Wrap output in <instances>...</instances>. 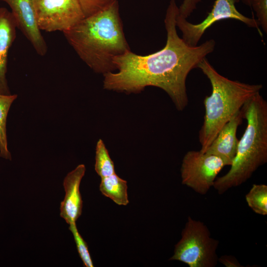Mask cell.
<instances>
[{
	"label": "cell",
	"instance_id": "cell-20",
	"mask_svg": "<svg viewBox=\"0 0 267 267\" xmlns=\"http://www.w3.org/2000/svg\"><path fill=\"white\" fill-rule=\"evenodd\" d=\"M200 0H183L178 7L179 15L186 19L196 8L197 4Z\"/></svg>",
	"mask_w": 267,
	"mask_h": 267
},
{
	"label": "cell",
	"instance_id": "cell-6",
	"mask_svg": "<svg viewBox=\"0 0 267 267\" xmlns=\"http://www.w3.org/2000/svg\"><path fill=\"white\" fill-rule=\"evenodd\" d=\"M226 163L214 155L190 150L184 156L180 168L181 183L201 195L213 187Z\"/></svg>",
	"mask_w": 267,
	"mask_h": 267
},
{
	"label": "cell",
	"instance_id": "cell-14",
	"mask_svg": "<svg viewBox=\"0 0 267 267\" xmlns=\"http://www.w3.org/2000/svg\"><path fill=\"white\" fill-rule=\"evenodd\" d=\"M17 97L16 94H0V156L9 160L11 155L7 148L6 118L10 106Z\"/></svg>",
	"mask_w": 267,
	"mask_h": 267
},
{
	"label": "cell",
	"instance_id": "cell-17",
	"mask_svg": "<svg viewBox=\"0 0 267 267\" xmlns=\"http://www.w3.org/2000/svg\"><path fill=\"white\" fill-rule=\"evenodd\" d=\"M69 229L73 234L78 252L84 266L86 267H93L94 266L88 250V245L80 234L76 222L70 224Z\"/></svg>",
	"mask_w": 267,
	"mask_h": 267
},
{
	"label": "cell",
	"instance_id": "cell-10",
	"mask_svg": "<svg viewBox=\"0 0 267 267\" xmlns=\"http://www.w3.org/2000/svg\"><path fill=\"white\" fill-rule=\"evenodd\" d=\"M85 171V165L80 164L69 173L63 181L65 195L60 203V215L69 224L76 222L82 214L83 201L80 185Z\"/></svg>",
	"mask_w": 267,
	"mask_h": 267
},
{
	"label": "cell",
	"instance_id": "cell-19",
	"mask_svg": "<svg viewBox=\"0 0 267 267\" xmlns=\"http://www.w3.org/2000/svg\"><path fill=\"white\" fill-rule=\"evenodd\" d=\"M251 7L256 13L257 20L264 32H267V0H253Z\"/></svg>",
	"mask_w": 267,
	"mask_h": 267
},
{
	"label": "cell",
	"instance_id": "cell-2",
	"mask_svg": "<svg viewBox=\"0 0 267 267\" xmlns=\"http://www.w3.org/2000/svg\"><path fill=\"white\" fill-rule=\"evenodd\" d=\"M63 34L83 61L98 73L115 70L114 58L130 50L117 0H111L102 9L84 18Z\"/></svg>",
	"mask_w": 267,
	"mask_h": 267
},
{
	"label": "cell",
	"instance_id": "cell-4",
	"mask_svg": "<svg viewBox=\"0 0 267 267\" xmlns=\"http://www.w3.org/2000/svg\"><path fill=\"white\" fill-rule=\"evenodd\" d=\"M197 68L209 80L212 87L211 95L204 100V122L199 132L200 150L205 152L222 128L250 98L260 92L263 85L230 80L220 74L206 58Z\"/></svg>",
	"mask_w": 267,
	"mask_h": 267
},
{
	"label": "cell",
	"instance_id": "cell-3",
	"mask_svg": "<svg viewBox=\"0 0 267 267\" xmlns=\"http://www.w3.org/2000/svg\"><path fill=\"white\" fill-rule=\"evenodd\" d=\"M241 111L247 127L238 141L230 169L214 182L213 187L219 194L246 182L267 162V101L258 92L244 104Z\"/></svg>",
	"mask_w": 267,
	"mask_h": 267
},
{
	"label": "cell",
	"instance_id": "cell-7",
	"mask_svg": "<svg viewBox=\"0 0 267 267\" xmlns=\"http://www.w3.org/2000/svg\"><path fill=\"white\" fill-rule=\"evenodd\" d=\"M40 30L67 31L85 18L78 0H33Z\"/></svg>",
	"mask_w": 267,
	"mask_h": 267
},
{
	"label": "cell",
	"instance_id": "cell-16",
	"mask_svg": "<svg viewBox=\"0 0 267 267\" xmlns=\"http://www.w3.org/2000/svg\"><path fill=\"white\" fill-rule=\"evenodd\" d=\"M95 170L101 178L116 173L114 163L101 139L98 140L96 146Z\"/></svg>",
	"mask_w": 267,
	"mask_h": 267
},
{
	"label": "cell",
	"instance_id": "cell-21",
	"mask_svg": "<svg viewBox=\"0 0 267 267\" xmlns=\"http://www.w3.org/2000/svg\"><path fill=\"white\" fill-rule=\"evenodd\" d=\"M218 261L227 267H241L238 261L231 256L224 255L219 258Z\"/></svg>",
	"mask_w": 267,
	"mask_h": 267
},
{
	"label": "cell",
	"instance_id": "cell-12",
	"mask_svg": "<svg viewBox=\"0 0 267 267\" xmlns=\"http://www.w3.org/2000/svg\"><path fill=\"white\" fill-rule=\"evenodd\" d=\"M17 24L11 12L0 8V94H10L6 79L7 55L16 38Z\"/></svg>",
	"mask_w": 267,
	"mask_h": 267
},
{
	"label": "cell",
	"instance_id": "cell-11",
	"mask_svg": "<svg viewBox=\"0 0 267 267\" xmlns=\"http://www.w3.org/2000/svg\"><path fill=\"white\" fill-rule=\"evenodd\" d=\"M241 109L220 130L205 152L218 156L230 166L236 153L239 140L237 129L243 119Z\"/></svg>",
	"mask_w": 267,
	"mask_h": 267
},
{
	"label": "cell",
	"instance_id": "cell-9",
	"mask_svg": "<svg viewBox=\"0 0 267 267\" xmlns=\"http://www.w3.org/2000/svg\"><path fill=\"white\" fill-rule=\"evenodd\" d=\"M0 0L9 6L17 27L30 42L37 53L44 55L47 45L37 24L33 0Z\"/></svg>",
	"mask_w": 267,
	"mask_h": 267
},
{
	"label": "cell",
	"instance_id": "cell-5",
	"mask_svg": "<svg viewBox=\"0 0 267 267\" xmlns=\"http://www.w3.org/2000/svg\"><path fill=\"white\" fill-rule=\"evenodd\" d=\"M181 235L169 260L183 262L189 267H215L217 265L219 241L211 237L203 222L189 216Z\"/></svg>",
	"mask_w": 267,
	"mask_h": 267
},
{
	"label": "cell",
	"instance_id": "cell-13",
	"mask_svg": "<svg viewBox=\"0 0 267 267\" xmlns=\"http://www.w3.org/2000/svg\"><path fill=\"white\" fill-rule=\"evenodd\" d=\"M127 181L116 173L101 178L99 189L103 195L119 205H127L128 200Z\"/></svg>",
	"mask_w": 267,
	"mask_h": 267
},
{
	"label": "cell",
	"instance_id": "cell-8",
	"mask_svg": "<svg viewBox=\"0 0 267 267\" xmlns=\"http://www.w3.org/2000/svg\"><path fill=\"white\" fill-rule=\"evenodd\" d=\"M239 1V0H216L207 16L198 24L188 22L178 13L176 17V26L182 33V40L189 46H196L208 28L216 22L226 19L240 21L249 27L257 28L261 34L260 24L257 19L246 17L237 10L235 4Z\"/></svg>",
	"mask_w": 267,
	"mask_h": 267
},
{
	"label": "cell",
	"instance_id": "cell-22",
	"mask_svg": "<svg viewBox=\"0 0 267 267\" xmlns=\"http://www.w3.org/2000/svg\"><path fill=\"white\" fill-rule=\"evenodd\" d=\"M253 1V0H242V1L243 3L249 6L250 7H251V4Z\"/></svg>",
	"mask_w": 267,
	"mask_h": 267
},
{
	"label": "cell",
	"instance_id": "cell-1",
	"mask_svg": "<svg viewBox=\"0 0 267 267\" xmlns=\"http://www.w3.org/2000/svg\"><path fill=\"white\" fill-rule=\"evenodd\" d=\"M178 13L175 0H171L164 20L167 35L165 46L146 55H137L129 50L115 57L113 63L118 71L103 74L105 89L137 93L147 86L156 87L167 93L178 111L186 107L187 77L214 51L215 42L211 39L199 45L187 44L177 33Z\"/></svg>",
	"mask_w": 267,
	"mask_h": 267
},
{
	"label": "cell",
	"instance_id": "cell-15",
	"mask_svg": "<svg viewBox=\"0 0 267 267\" xmlns=\"http://www.w3.org/2000/svg\"><path fill=\"white\" fill-rule=\"evenodd\" d=\"M248 206L256 214L267 215V185L254 184L245 196Z\"/></svg>",
	"mask_w": 267,
	"mask_h": 267
},
{
	"label": "cell",
	"instance_id": "cell-18",
	"mask_svg": "<svg viewBox=\"0 0 267 267\" xmlns=\"http://www.w3.org/2000/svg\"><path fill=\"white\" fill-rule=\"evenodd\" d=\"M85 17L89 16L100 10L111 0H78Z\"/></svg>",
	"mask_w": 267,
	"mask_h": 267
}]
</instances>
